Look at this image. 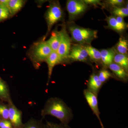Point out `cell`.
<instances>
[{
  "mask_svg": "<svg viewBox=\"0 0 128 128\" xmlns=\"http://www.w3.org/2000/svg\"><path fill=\"white\" fill-rule=\"evenodd\" d=\"M42 118L47 115H50L58 119L60 123L68 124L73 118L72 110L61 98L51 97L46 101L41 111Z\"/></svg>",
  "mask_w": 128,
  "mask_h": 128,
  "instance_id": "obj_1",
  "label": "cell"
},
{
  "mask_svg": "<svg viewBox=\"0 0 128 128\" xmlns=\"http://www.w3.org/2000/svg\"><path fill=\"white\" fill-rule=\"evenodd\" d=\"M44 128H72L68 124L60 123L57 124L50 121H46L44 124Z\"/></svg>",
  "mask_w": 128,
  "mask_h": 128,
  "instance_id": "obj_25",
  "label": "cell"
},
{
  "mask_svg": "<svg viewBox=\"0 0 128 128\" xmlns=\"http://www.w3.org/2000/svg\"><path fill=\"white\" fill-rule=\"evenodd\" d=\"M113 62L122 67L128 72V58L127 55L119 53L115 54Z\"/></svg>",
  "mask_w": 128,
  "mask_h": 128,
  "instance_id": "obj_19",
  "label": "cell"
},
{
  "mask_svg": "<svg viewBox=\"0 0 128 128\" xmlns=\"http://www.w3.org/2000/svg\"><path fill=\"white\" fill-rule=\"evenodd\" d=\"M8 105L0 101V117L2 119L9 120Z\"/></svg>",
  "mask_w": 128,
  "mask_h": 128,
  "instance_id": "obj_24",
  "label": "cell"
},
{
  "mask_svg": "<svg viewBox=\"0 0 128 128\" xmlns=\"http://www.w3.org/2000/svg\"><path fill=\"white\" fill-rule=\"evenodd\" d=\"M105 20L107 22L108 27L118 32H124L127 28V26L121 24L117 20L114 16H106Z\"/></svg>",
  "mask_w": 128,
  "mask_h": 128,
  "instance_id": "obj_16",
  "label": "cell"
},
{
  "mask_svg": "<svg viewBox=\"0 0 128 128\" xmlns=\"http://www.w3.org/2000/svg\"><path fill=\"white\" fill-rule=\"evenodd\" d=\"M45 62L48 64V79L47 85H48L54 67L58 64L62 63V60L56 52H52L46 59Z\"/></svg>",
  "mask_w": 128,
  "mask_h": 128,
  "instance_id": "obj_10",
  "label": "cell"
},
{
  "mask_svg": "<svg viewBox=\"0 0 128 128\" xmlns=\"http://www.w3.org/2000/svg\"><path fill=\"white\" fill-rule=\"evenodd\" d=\"M112 14L114 16L121 17L124 18L128 16V6L126 8L114 7L112 9Z\"/></svg>",
  "mask_w": 128,
  "mask_h": 128,
  "instance_id": "obj_22",
  "label": "cell"
},
{
  "mask_svg": "<svg viewBox=\"0 0 128 128\" xmlns=\"http://www.w3.org/2000/svg\"><path fill=\"white\" fill-rule=\"evenodd\" d=\"M103 84L98 79L97 74L93 73L90 76L88 82L87 89L98 96Z\"/></svg>",
  "mask_w": 128,
  "mask_h": 128,
  "instance_id": "obj_11",
  "label": "cell"
},
{
  "mask_svg": "<svg viewBox=\"0 0 128 128\" xmlns=\"http://www.w3.org/2000/svg\"><path fill=\"white\" fill-rule=\"evenodd\" d=\"M83 47L87 51L88 56L92 61L98 62L101 61L100 51L89 45L83 46Z\"/></svg>",
  "mask_w": 128,
  "mask_h": 128,
  "instance_id": "obj_18",
  "label": "cell"
},
{
  "mask_svg": "<svg viewBox=\"0 0 128 128\" xmlns=\"http://www.w3.org/2000/svg\"><path fill=\"white\" fill-rule=\"evenodd\" d=\"M63 16V10L59 2L57 1L51 2L45 15L48 26L47 34L50 32L54 24L61 20Z\"/></svg>",
  "mask_w": 128,
  "mask_h": 128,
  "instance_id": "obj_4",
  "label": "cell"
},
{
  "mask_svg": "<svg viewBox=\"0 0 128 128\" xmlns=\"http://www.w3.org/2000/svg\"><path fill=\"white\" fill-rule=\"evenodd\" d=\"M68 30L72 40L80 45L90 44L98 37L97 30L81 27L73 24L69 25Z\"/></svg>",
  "mask_w": 128,
  "mask_h": 128,
  "instance_id": "obj_2",
  "label": "cell"
},
{
  "mask_svg": "<svg viewBox=\"0 0 128 128\" xmlns=\"http://www.w3.org/2000/svg\"><path fill=\"white\" fill-rule=\"evenodd\" d=\"M100 52L101 61L104 66H108L113 63L115 55V51L113 48L102 50Z\"/></svg>",
  "mask_w": 128,
  "mask_h": 128,
  "instance_id": "obj_13",
  "label": "cell"
},
{
  "mask_svg": "<svg viewBox=\"0 0 128 128\" xmlns=\"http://www.w3.org/2000/svg\"><path fill=\"white\" fill-rule=\"evenodd\" d=\"M83 1L87 5L96 6L99 5L102 6V4L101 2V1L99 0H84Z\"/></svg>",
  "mask_w": 128,
  "mask_h": 128,
  "instance_id": "obj_29",
  "label": "cell"
},
{
  "mask_svg": "<svg viewBox=\"0 0 128 128\" xmlns=\"http://www.w3.org/2000/svg\"><path fill=\"white\" fill-rule=\"evenodd\" d=\"M41 120H37L31 118L26 122L23 124L21 128H44V124Z\"/></svg>",
  "mask_w": 128,
  "mask_h": 128,
  "instance_id": "obj_20",
  "label": "cell"
},
{
  "mask_svg": "<svg viewBox=\"0 0 128 128\" xmlns=\"http://www.w3.org/2000/svg\"><path fill=\"white\" fill-rule=\"evenodd\" d=\"M106 2L112 7H121L124 4V1L123 0H108L106 1Z\"/></svg>",
  "mask_w": 128,
  "mask_h": 128,
  "instance_id": "obj_27",
  "label": "cell"
},
{
  "mask_svg": "<svg viewBox=\"0 0 128 128\" xmlns=\"http://www.w3.org/2000/svg\"><path fill=\"white\" fill-rule=\"evenodd\" d=\"M88 5L83 0H69L66 4V9L69 15V20L72 21L84 12Z\"/></svg>",
  "mask_w": 128,
  "mask_h": 128,
  "instance_id": "obj_6",
  "label": "cell"
},
{
  "mask_svg": "<svg viewBox=\"0 0 128 128\" xmlns=\"http://www.w3.org/2000/svg\"><path fill=\"white\" fill-rule=\"evenodd\" d=\"M83 94L86 102L89 106L91 108L92 111L98 119L101 128H104V126L100 118V113L98 108V96L87 89H85L84 90Z\"/></svg>",
  "mask_w": 128,
  "mask_h": 128,
  "instance_id": "obj_8",
  "label": "cell"
},
{
  "mask_svg": "<svg viewBox=\"0 0 128 128\" xmlns=\"http://www.w3.org/2000/svg\"><path fill=\"white\" fill-rule=\"evenodd\" d=\"M9 107V120L14 128H21L23 126L22 112L13 103L12 100L8 103Z\"/></svg>",
  "mask_w": 128,
  "mask_h": 128,
  "instance_id": "obj_7",
  "label": "cell"
},
{
  "mask_svg": "<svg viewBox=\"0 0 128 128\" xmlns=\"http://www.w3.org/2000/svg\"><path fill=\"white\" fill-rule=\"evenodd\" d=\"M89 57L86 50L83 46L75 44L71 47L68 59L74 61L86 62Z\"/></svg>",
  "mask_w": 128,
  "mask_h": 128,
  "instance_id": "obj_9",
  "label": "cell"
},
{
  "mask_svg": "<svg viewBox=\"0 0 128 128\" xmlns=\"http://www.w3.org/2000/svg\"><path fill=\"white\" fill-rule=\"evenodd\" d=\"M128 44L127 40L123 37L120 38L116 45V49L119 54L127 55L128 51Z\"/></svg>",
  "mask_w": 128,
  "mask_h": 128,
  "instance_id": "obj_21",
  "label": "cell"
},
{
  "mask_svg": "<svg viewBox=\"0 0 128 128\" xmlns=\"http://www.w3.org/2000/svg\"><path fill=\"white\" fill-rule=\"evenodd\" d=\"M60 40L61 35L60 31L55 30L53 31L49 39L46 42L52 51L57 52L59 46Z\"/></svg>",
  "mask_w": 128,
  "mask_h": 128,
  "instance_id": "obj_12",
  "label": "cell"
},
{
  "mask_svg": "<svg viewBox=\"0 0 128 128\" xmlns=\"http://www.w3.org/2000/svg\"></svg>",
  "mask_w": 128,
  "mask_h": 128,
  "instance_id": "obj_32",
  "label": "cell"
},
{
  "mask_svg": "<svg viewBox=\"0 0 128 128\" xmlns=\"http://www.w3.org/2000/svg\"><path fill=\"white\" fill-rule=\"evenodd\" d=\"M10 16V15L7 7L0 5V22L6 20Z\"/></svg>",
  "mask_w": 128,
  "mask_h": 128,
  "instance_id": "obj_26",
  "label": "cell"
},
{
  "mask_svg": "<svg viewBox=\"0 0 128 128\" xmlns=\"http://www.w3.org/2000/svg\"><path fill=\"white\" fill-rule=\"evenodd\" d=\"M108 66L118 79L121 80H127L128 72L122 67L114 62Z\"/></svg>",
  "mask_w": 128,
  "mask_h": 128,
  "instance_id": "obj_14",
  "label": "cell"
},
{
  "mask_svg": "<svg viewBox=\"0 0 128 128\" xmlns=\"http://www.w3.org/2000/svg\"><path fill=\"white\" fill-rule=\"evenodd\" d=\"M60 32L61 40L57 52L62 63H64L68 60V57L71 48V39L67 32L66 27L64 25L62 26Z\"/></svg>",
  "mask_w": 128,
  "mask_h": 128,
  "instance_id": "obj_5",
  "label": "cell"
},
{
  "mask_svg": "<svg viewBox=\"0 0 128 128\" xmlns=\"http://www.w3.org/2000/svg\"><path fill=\"white\" fill-rule=\"evenodd\" d=\"M52 52L46 41H39L34 44L29 54V57L34 68H38Z\"/></svg>",
  "mask_w": 128,
  "mask_h": 128,
  "instance_id": "obj_3",
  "label": "cell"
},
{
  "mask_svg": "<svg viewBox=\"0 0 128 128\" xmlns=\"http://www.w3.org/2000/svg\"><path fill=\"white\" fill-rule=\"evenodd\" d=\"M9 1V0H0V5L6 6Z\"/></svg>",
  "mask_w": 128,
  "mask_h": 128,
  "instance_id": "obj_30",
  "label": "cell"
},
{
  "mask_svg": "<svg viewBox=\"0 0 128 128\" xmlns=\"http://www.w3.org/2000/svg\"><path fill=\"white\" fill-rule=\"evenodd\" d=\"M0 128H14L9 120L2 119L0 122Z\"/></svg>",
  "mask_w": 128,
  "mask_h": 128,
  "instance_id": "obj_28",
  "label": "cell"
},
{
  "mask_svg": "<svg viewBox=\"0 0 128 128\" xmlns=\"http://www.w3.org/2000/svg\"><path fill=\"white\" fill-rule=\"evenodd\" d=\"M23 0H9L7 6L10 16H14L18 12L25 4Z\"/></svg>",
  "mask_w": 128,
  "mask_h": 128,
  "instance_id": "obj_17",
  "label": "cell"
},
{
  "mask_svg": "<svg viewBox=\"0 0 128 128\" xmlns=\"http://www.w3.org/2000/svg\"><path fill=\"white\" fill-rule=\"evenodd\" d=\"M2 119V118L0 117V122L1 121Z\"/></svg>",
  "mask_w": 128,
  "mask_h": 128,
  "instance_id": "obj_31",
  "label": "cell"
},
{
  "mask_svg": "<svg viewBox=\"0 0 128 128\" xmlns=\"http://www.w3.org/2000/svg\"><path fill=\"white\" fill-rule=\"evenodd\" d=\"M11 100L9 86L7 83L0 77V100L8 103Z\"/></svg>",
  "mask_w": 128,
  "mask_h": 128,
  "instance_id": "obj_15",
  "label": "cell"
},
{
  "mask_svg": "<svg viewBox=\"0 0 128 128\" xmlns=\"http://www.w3.org/2000/svg\"><path fill=\"white\" fill-rule=\"evenodd\" d=\"M98 76L100 81L103 84L106 82L108 79L113 77L112 73L105 69L100 70L98 72Z\"/></svg>",
  "mask_w": 128,
  "mask_h": 128,
  "instance_id": "obj_23",
  "label": "cell"
}]
</instances>
